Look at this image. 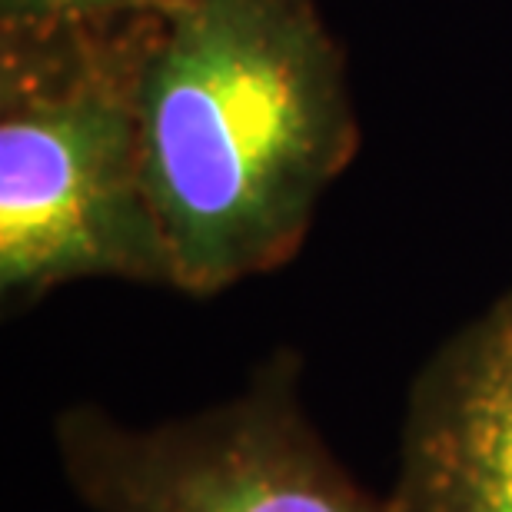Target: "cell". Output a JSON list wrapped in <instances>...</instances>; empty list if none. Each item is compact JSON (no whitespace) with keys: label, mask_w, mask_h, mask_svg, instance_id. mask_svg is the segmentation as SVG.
Segmentation results:
<instances>
[{"label":"cell","mask_w":512,"mask_h":512,"mask_svg":"<svg viewBox=\"0 0 512 512\" xmlns=\"http://www.w3.org/2000/svg\"><path fill=\"white\" fill-rule=\"evenodd\" d=\"M140 133L173 290L280 270L360 147L340 40L313 0H193L163 20Z\"/></svg>","instance_id":"6da1fadb"},{"label":"cell","mask_w":512,"mask_h":512,"mask_svg":"<svg viewBox=\"0 0 512 512\" xmlns=\"http://www.w3.org/2000/svg\"><path fill=\"white\" fill-rule=\"evenodd\" d=\"M167 14L0 24L4 313L77 280L170 286L143 177L140 87Z\"/></svg>","instance_id":"7a4b0ae2"},{"label":"cell","mask_w":512,"mask_h":512,"mask_svg":"<svg viewBox=\"0 0 512 512\" xmlns=\"http://www.w3.org/2000/svg\"><path fill=\"white\" fill-rule=\"evenodd\" d=\"M54 436L87 512H389L313 426L290 350L200 413L127 426L100 406H70Z\"/></svg>","instance_id":"3957f363"},{"label":"cell","mask_w":512,"mask_h":512,"mask_svg":"<svg viewBox=\"0 0 512 512\" xmlns=\"http://www.w3.org/2000/svg\"><path fill=\"white\" fill-rule=\"evenodd\" d=\"M389 512H512V290L409 386Z\"/></svg>","instance_id":"277c9868"},{"label":"cell","mask_w":512,"mask_h":512,"mask_svg":"<svg viewBox=\"0 0 512 512\" xmlns=\"http://www.w3.org/2000/svg\"><path fill=\"white\" fill-rule=\"evenodd\" d=\"M193 0H0V24L104 14H173Z\"/></svg>","instance_id":"5b68a950"}]
</instances>
